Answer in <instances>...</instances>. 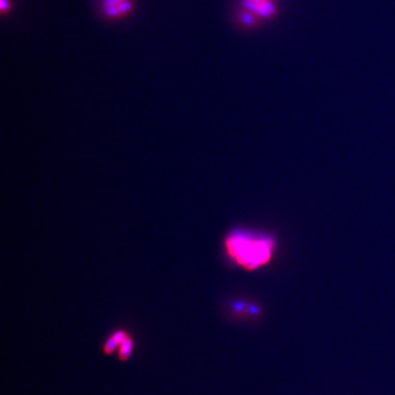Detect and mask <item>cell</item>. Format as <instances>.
I'll return each mask as SVG.
<instances>
[{
  "label": "cell",
  "mask_w": 395,
  "mask_h": 395,
  "mask_svg": "<svg viewBox=\"0 0 395 395\" xmlns=\"http://www.w3.org/2000/svg\"><path fill=\"white\" fill-rule=\"evenodd\" d=\"M134 346H135L134 338L131 334H129L125 337L124 341H123L120 348H119L117 351L118 360L121 361V362H125V361L129 360L131 358L132 354H133Z\"/></svg>",
  "instance_id": "obj_4"
},
{
  "label": "cell",
  "mask_w": 395,
  "mask_h": 395,
  "mask_svg": "<svg viewBox=\"0 0 395 395\" xmlns=\"http://www.w3.org/2000/svg\"><path fill=\"white\" fill-rule=\"evenodd\" d=\"M133 8V0H104L103 10L109 18H122Z\"/></svg>",
  "instance_id": "obj_2"
},
{
  "label": "cell",
  "mask_w": 395,
  "mask_h": 395,
  "mask_svg": "<svg viewBox=\"0 0 395 395\" xmlns=\"http://www.w3.org/2000/svg\"><path fill=\"white\" fill-rule=\"evenodd\" d=\"M130 333L125 329H117L111 333L103 343V352L105 356H112L116 354L121 343Z\"/></svg>",
  "instance_id": "obj_3"
},
{
  "label": "cell",
  "mask_w": 395,
  "mask_h": 395,
  "mask_svg": "<svg viewBox=\"0 0 395 395\" xmlns=\"http://www.w3.org/2000/svg\"><path fill=\"white\" fill-rule=\"evenodd\" d=\"M223 245L229 260L246 271H255L268 265L275 249L271 236L245 229L229 233Z\"/></svg>",
  "instance_id": "obj_1"
}]
</instances>
